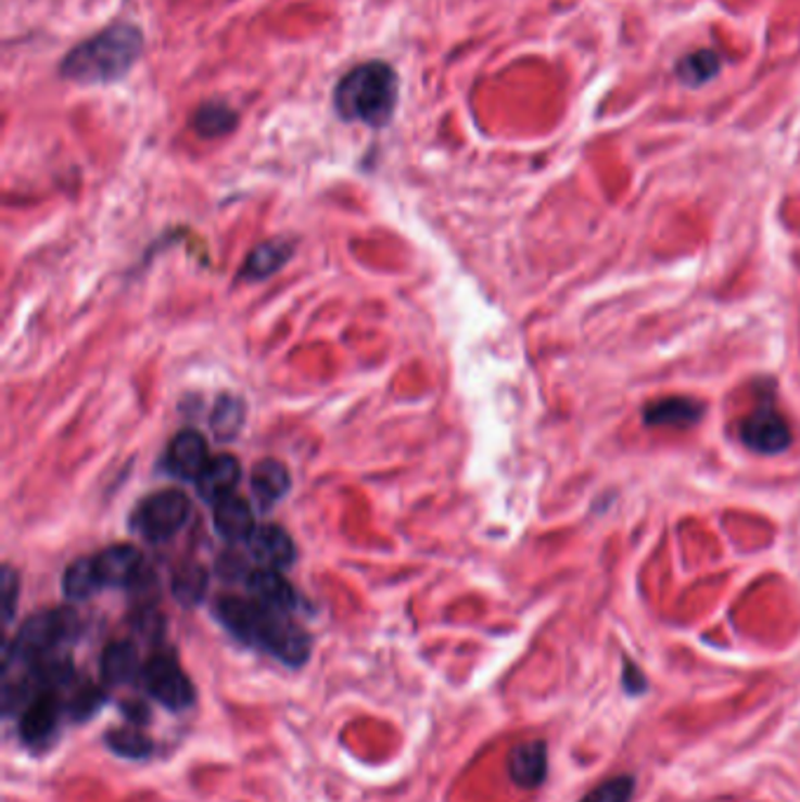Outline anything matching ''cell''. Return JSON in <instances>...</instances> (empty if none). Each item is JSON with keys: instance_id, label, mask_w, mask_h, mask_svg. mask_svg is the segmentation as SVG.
I'll list each match as a JSON object with an SVG mask.
<instances>
[{"instance_id": "21", "label": "cell", "mask_w": 800, "mask_h": 802, "mask_svg": "<svg viewBox=\"0 0 800 802\" xmlns=\"http://www.w3.org/2000/svg\"><path fill=\"white\" fill-rule=\"evenodd\" d=\"M238 125V113L232 111L224 101H207L202 104L193 118V127L200 137L218 139L228 132H232Z\"/></svg>"}, {"instance_id": "15", "label": "cell", "mask_w": 800, "mask_h": 802, "mask_svg": "<svg viewBox=\"0 0 800 802\" xmlns=\"http://www.w3.org/2000/svg\"><path fill=\"white\" fill-rule=\"evenodd\" d=\"M240 462L232 456H216L207 462V468L195 479L198 491L205 500L218 502L232 495V488L240 484Z\"/></svg>"}, {"instance_id": "13", "label": "cell", "mask_w": 800, "mask_h": 802, "mask_svg": "<svg viewBox=\"0 0 800 802\" xmlns=\"http://www.w3.org/2000/svg\"><path fill=\"white\" fill-rule=\"evenodd\" d=\"M246 589H250V594L258 603L280 612L299 608V596L294 587H291L282 577V573L275 571V568H256V571H252L246 575Z\"/></svg>"}, {"instance_id": "20", "label": "cell", "mask_w": 800, "mask_h": 802, "mask_svg": "<svg viewBox=\"0 0 800 802\" xmlns=\"http://www.w3.org/2000/svg\"><path fill=\"white\" fill-rule=\"evenodd\" d=\"M721 56L714 50H695L676 64V76L688 87H702L721 73Z\"/></svg>"}, {"instance_id": "1", "label": "cell", "mask_w": 800, "mask_h": 802, "mask_svg": "<svg viewBox=\"0 0 800 802\" xmlns=\"http://www.w3.org/2000/svg\"><path fill=\"white\" fill-rule=\"evenodd\" d=\"M214 615L226 629L258 652L299 669L310 658V636L287 618V612L268 608L256 599L226 596L214 606Z\"/></svg>"}, {"instance_id": "22", "label": "cell", "mask_w": 800, "mask_h": 802, "mask_svg": "<svg viewBox=\"0 0 800 802\" xmlns=\"http://www.w3.org/2000/svg\"><path fill=\"white\" fill-rule=\"evenodd\" d=\"M104 741L115 755L125 758V761H145V758H151L153 747H155L149 735L137 730V725L115 727V730L106 733Z\"/></svg>"}, {"instance_id": "29", "label": "cell", "mask_w": 800, "mask_h": 802, "mask_svg": "<svg viewBox=\"0 0 800 802\" xmlns=\"http://www.w3.org/2000/svg\"><path fill=\"white\" fill-rule=\"evenodd\" d=\"M20 594V577L14 575L12 568L3 571V608H5V622H12L14 615V603H17Z\"/></svg>"}, {"instance_id": "23", "label": "cell", "mask_w": 800, "mask_h": 802, "mask_svg": "<svg viewBox=\"0 0 800 802\" xmlns=\"http://www.w3.org/2000/svg\"><path fill=\"white\" fill-rule=\"evenodd\" d=\"M205 589H207V573L202 565L186 563L179 568L177 573H174L172 591H174V599H177L181 606H188V608L198 606L202 601V596H205Z\"/></svg>"}, {"instance_id": "18", "label": "cell", "mask_w": 800, "mask_h": 802, "mask_svg": "<svg viewBox=\"0 0 800 802\" xmlns=\"http://www.w3.org/2000/svg\"><path fill=\"white\" fill-rule=\"evenodd\" d=\"M291 486V479L280 460H264L252 470V491L261 505L280 502Z\"/></svg>"}, {"instance_id": "24", "label": "cell", "mask_w": 800, "mask_h": 802, "mask_svg": "<svg viewBox=\"0 0 800 802\" xmlns=\"http://www.w3.org/2000/svg\"><path fill=\"white\" fill-rule=\"evenodd\" d=\"M106 692L97 688V685L92 683H78L76 688H73L68 695H66V706H68V718L71 721H78V723H85L94 718L97 713L101 711V706L106 704Z\"/></svg>"}, {"instance_id": "19", "label": "cell", "mask_w": 800, "mask_h": 802, "mask_svg": "<svg viewBox=\"0 0 800 802\" xmlns=\"http://www.w3.org/2000/svg\"><path fill=\"white\" fill-rule=\"evenodd\" d=\"M101 589H104V582H101V575L97 571L94 557L92 559H78L66 568L64 594L68 596V599L85 601Z\"/></svg>"}, {"instance_id": "25", "label": "cell", "mask_w": 800, "mask_h": 802, "mask_svg": "<svg viewBox=\"0 0 800 802\" xmlns=\"http://www.w3.org/2000/svg\"><path fill=\"white\" fill-rule=\"evenodd\" d=\"M289 256V246L280 240L275 242H266L256 246V250L252 252L250 260H246V277H252V280H261V277H268L272 275L275 270H278L284 260Z\"/></svg>"}, {"instance_id": "3", "label": "cell", "mask_w": 800, "mask_h": 802, "mask_svg": "<svg viewBox=\"0 0 800 802\" xmlns=\"http://www.w3.org/2000/svg\"><path fill=\"white\" fill-rule=\"evenodd\" d=\"M399 78L385 62H364L347 71L333 90V106L343 120L385 127L395 115Z\"/></svg>"}, {"instance_id": "30", "label": "cell", "mask_w": 800, "mask_h": 802, "mask_svg": "<svg viewBox=\"0 0 800 802\" xmlns=\"http://www.w3.org/2000/svg\"><path fill=\"white\" fill-rule=\"evenodd\" d=\"M125 716L132 721V725H143L145 721H149V709H145L141 702H125L120 704Z\"/></svg>"}, {"instance_id": "9", "label": "cell", "mask_w": 800, "mask_h": 802, "mask_svg": "<svg viewBox=\"0 0 800 802\" xmlns=\"http://www.w3.org/2000/svg\"><path fill=\"white\" fill-rule=\"evenodd\" d=\"M549 755L547 743L541 739L523 741L507 755V775L521 789H537L547 779Z\"/></svg>"}, {"instance_id": "7", "label": "cell", "mask_w": 800, "mask_h": 802, "mask_svg": "<svg viewBox=\"0 0 800 802\" xmlns=\"http://www.w3.org/2000/svg\"><path fill=\"white\" fill-rule=\"evenodd\" d=\"M739 440L753 454L761 456H779L793 442V432L789 420L784 418L775 402L763 399L753 411L741 420Z\"/></svg>"}, {"instance_id": "17", "label": "cell", "mask_w": 800, "mask_h": 802, "mask_svg": "<svg viewBox=\"0 0 800 802\" xmlns=\"http://www.w3.org/2000/svg\"><path fill=\"white\" fill-rule=\"evenodd\" d=\"M214 526L230 543L250 539L256 529L250 502H244L238 495H228V498L218 500L214 507Z\"/></svg>"}, {"instance_id": "14", "label": "cell", "mask_w": 800, "mask_h": 802, "mask_svg": "<svg viewBox=\"0 0 800 802\" xmlns=\"http://www.w3.org/2000/svg\"><path fill=\"white\" fill-rule=\"evenodd\" d=\"M169 470L181 479H198L207 468V442L195 430H183L172 440L167 454Z\"/></svg>"}, {"instance_id": "11", "label": "cell", "mask_w": 800, "mask_h": 802, "mask_svg": "<svg viewBox=\"0 0 800 802\" xmlns=\"http://www.w3.org/2000/svg\"><path fill=\"white\" fill-rule=\"evenodd\" d=\"M704 404L693 397H662L644 408V422L650 428L688 430L704 418Z\"/></svg>"}, {"instance_id": "10", "label": "cell", "mask_w": 800, "mask_h": 802, "mask_svg": "<svg viewBox=\"0 0 800 802\" xmlns=\"http://www.w3.org/2000/svg\"><path fill=\"white\" fill-rule=\"evenodd\" d=\"M104 587H132L143 575V557L132 545H113L94 557Z\"/></svg>"}, {"instance_id": "28", "label": "cell", "mask_w": 800, "mask_h": 802, "mask_svg": "<svg viewBox=\"0 0 800 802\" xmlns=\"http://www.w3.org/2000/svg\"><path fill=\"white\" fill-rule=\"evenodd\" d=\"M622 688L627 695L638 697L648 690V678L644 676V671L638 669L632 660H624L622 664Z\"/></svg>"}, {"instance_id": "5", "label": "cell", "mask_w": 800, "mask_h": 802, "mask_svg": "<svg viewBox=\"0 0 800 802\" xmlns=\"http://www.w3.org/2000/svg\"><path fill=\"white\" fill-rule=\"evenodd\" d=\"M139 685L167 711L179 713L195 704V685L169 652H157L149 662H143Z\"/></svg>"}, {"instance_id": "12", "label": "cell", "mask_w": 800, "mask_h": 802, "mask_svg": "<svg viewBox=\"0 0 800 802\" xmlns=\"http://www.w3.org/2000/svg\"><path fill=\"white\" fill-rule=\"evenodd\" d=\"M246 545H250L252 557L261 563V568L282 571V568L291 565L296 559V549L294 543H291V537L280 526H272V523L256 526L250 539H246Z\"/></svg>"}, {"instance_id": "8", "label": "cell", "mask_w": 800, "mask_h": 802, "mask_svg": "<svg viewBox=\"0 0 800 802\" xmlns=\"http://www.w3.org/2000/svg\"><path fill=\"white\" fill-rule=\"evenodd\" d=\"M188 500L186 495L179 491H163L145 500L137 514V526L139 531L160 543V539L172 537L188 519Z\"/></svg>"}, {"instance_id": "26", "label": "cell", "mask_w": 800, "mask_h": 802, "mask_svg": "<svg viewBox=\"0 0 800 802\" xmlns=\"http://www.w3.org/2000/svg\"><path fill=\"white\" fill-rule=\"evenodd\" d=\"M242 420H244V406L240 399L236 397H221L214 408V416H212V428L214 432L221 436V440H230V436H236L242 428Z\"/></svg>"}, {"instance_id": "16", "label": "cell", "mask_w": 800, "mask_h": 802, "mask_svg": "<svg viewBox=\"0 0 800 802\" xmlns=\"http://www.w3.org/2000/svg\"><path fill=\"white\" fill-rule=\"evenodd\" d=\"M143 662L139 660L137 646L129 640H115L101 654V676L109 685L139 683Z\"/></svg>"}, {"instance_id": "27", "label": "cell", "mask_w": 800, "mask_h": 802, "mask_svg": "<svg viewBox=\"0 0 800 802\" xmlns=\"http://www.w3.org/2000/svg\"><path fill=\"white\" fill-rule=\"evenodd\" d=\"M634 789L636 779L632 775H618L596 786L580 802H630Z\"/></svg>"}, {"instance_id": "4", "label": "cell", "mask_w": 800, "mask_h": 802, "mask_svg": "<svg viewBox=\"0 0 800 802\" xmlns=\"http://www.w3.org/2000/svg\"><path fill=\"white\" fill-rule=\"evenodd\" d=\"M78 634L80 618L73 610L60 608L36 612L20 626L17 636L5 648L3 678L20 674V671L48 660L52 654H62V648L73 644Z\"/></svg>"}, {"instance_id": "6", "label": "cell", "mask_w": 800, "mask_h": 802, "mask_svg": "<svg viewBox=\"0 0 800 802\" xmlns=\"http://www.w3.org/2000/svg\"><path fill=\"white\" fill-rule=\"evenodd\" d=\"M68 716L66 695L42 690L31 697L20 713V739L28 749H50L60 737L62 721Z\"/></svg>"}, {"instance_id": "2", "label": "cell", "mask_w": 800, "mask_h": 802, "mask_svg": "<svg viewBox=\"0 0 800 802\" xmlns=\"http://www.w3.org/2000/svg\"><path fill=\"white\" fill-rule=\"evenodd\" d=\"M143 52L141 28L115 22L97 36L82 40L62 62V78L78 85H111L123 80Z\"/></svg>"}]
</instances>
